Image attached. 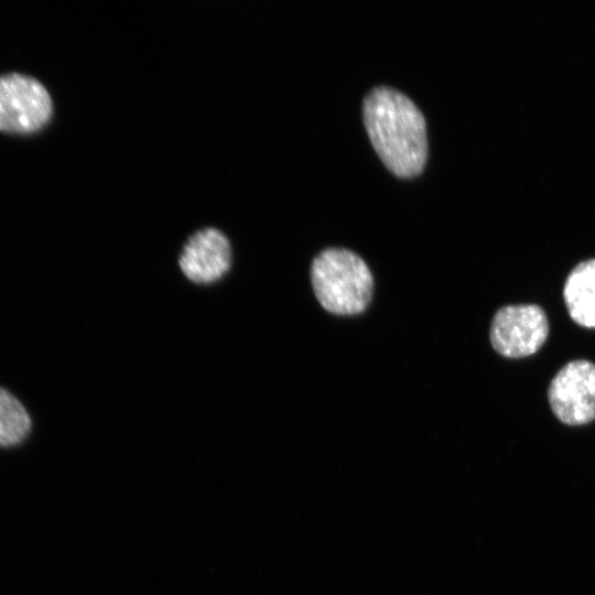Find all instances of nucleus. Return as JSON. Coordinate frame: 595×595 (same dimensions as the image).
<instances>
[{
	"mask_svg": "<svg viewBox=\"0 0 595 595\" xmlns=\"http://www.w3.org/2000/svg\"><path fill=\"white\" fill-rule=\"evenodd\" d=\"M368 136L382 162L399 176H413L428 154L425 119L413 100L397 88H371L363 102Z\"/></svg>",
	"mask_w": 595,
	"mask_h": 595,
	"instance_id": "nucleus-1",
	"label": "nucleus"
},
{
	"mask_svg": "<svg viewBox=\"0 0 595 595\" xmlns=\"http://www.w3.org/2000/svg\"><path fill=\"white\" fill-rule=\"evenodd\" d=\"M549 335V321L537 304L500 307L494 315L489 337L494 349L507 358H523L537 353Z\"/></svg>",
	"mask_w": 595,
	"mask_h": 595,
	"instance_id": "nucleus-4",
	"label": "nucleus"
},
{
	"mask_svg": "<svg viewBox=\"0 0 595 595\" xmlns=\"http://www.w3.org/2000/svg\"><path fill=\"white\" fill-rule=\"evenodd\" d=\"M52 110L48 91L35 78L18 73L0 76V131L36 132L48 122Z\"/></svg>",
	"mask_w": 595,
	"mask_h": 595,
	"instance_id": "nucleus-3",
	"label": "nucleus"
},
{
	"mask_svg": "<svg viewBox=\"0 0 595 595\" xmlns=\"http://www.w3.org/2000/svg\"><path fill=\"white\" fill-rule=\"evenodd\" d=\"M548 400L564 424L582 425L595 420V364L585 359L565 364L553 377Z\"/></svg>",
	"mask_w": 595,
	"mask_h": 595,
	"instance_id": "nucleus-5",
	"label": "nucleus"
},
{
	"mask_svg": "<svg viewBox=\"0 0 595 595\" xmlns=\"http://www.w3.org/2000/svg\"><path fill=\"white\" fill-rule=\"evenodd\" d=\"M231 262L228 238L213 227L194 232L183 246L178 259L183 274L196 284H210L223 279Z\"/></svg>",
	"mask_w": 595,
	"mask_h": 595,
	"instance_id": "nucleus-6",
	"label": "nucleus"
},
{
	"mask_svg": "<svg viewBox=\"0 0 595 595\" xmlns=\"http://www.w3.org/2000/svg\"><path fill=\"white\" fill-rule=\"evenodd\" d=\"M31 419L22 403L0 387V447L21 443L29 434Z\"/></svg>",
	"mask_w": 595,
	"mask_h": 595,
	"instance_id": "nucleus-8",
	"label": "nucleus"
},
{
	"mask_svg": "<svg viewBox=\"0 0 595 595\" xmlns=\"http://www.w3.org/2000/svg\"><path fill=\"white\" fill-rule=\"evenodd\" d=\"M563 299L571 318L586 328H595V259L580 262L569 273Z\"/></svg>",
	"mask_w": 595,
	"mask_h": 595,
	"instance_id": "nucleus-7",
	"label": "nucleus"
},
{
	"mask_svg": "<svg viewBox=\"0 0 595 595\" xmlns=\"http://www.w3.org/2000/svg\"><path fill=\"white\" fill-rule=\"evenodd\" d=\"M314 294L324 310L335 315H357L369 305L374 278L360 256L346 248L321 251L311 264Z\"/></svg>",
	"mask_w": 595,
	"mask_h": 595,
	"instance_id": "nucleus-2",
	"label": "nucleus"
}]
</instances>
